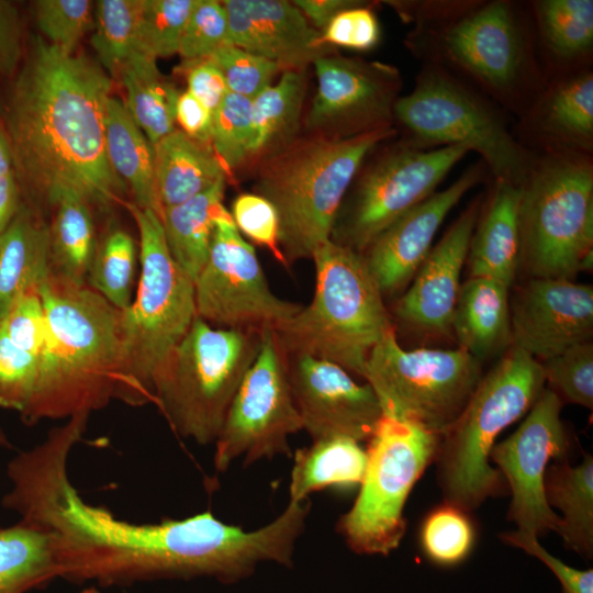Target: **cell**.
I'll list each match as a JSON object with an SVG mask.
<instances>
[{"label":"cell","instance_id":"obj_1","mask_svg":"<svg viewBox=\"0 0 593 593\" xmlns=\"http://www.w3.org/2000/svg\"><path fill=\"white\" fill-rule=\"evenodd\" d=\"M111 80L88 57L34 36L11 90L8 136L19 178L48 205L75 191L92 206L120 202L122 180L105 152Z\"/></svg>","mask_w":593,"mask_h":593},{"label":"cell","instance_id":"obj_2","mask_svg":"<svg viewBox=\"0 0 593 593\" xmlns=\"http://www.w3.org/2000/svg\"><path fill=\"white\" fill-rule=\"evenodd\" d=\"M40 293L46 329L34 392L20 414L26 425L105 407L118 399L122 372L120 310L88 284L49 273Z\"/></svg>","mask_w":593,"mask_h":593},{"label":"cell","instance_id":"obj_3","mask_svg":"<svg viewBox=\"0 0 593 593\" xmlns=\"http://www.w3.org/2000/svg\"><path fill=\"white\" fill-rule=\"evenodd\" d=\"M395 133L385 127L351 137L315 134L293 139L267 158L255 193L277 210L288 268L312 258L329 239L339 206L368 154Z\"/></svg>","mask_w":593,"mask_h":593},{"label":"cell","instance_id":"obj_4","mask_svg":"<svg viewBox=\"0 0 593 593\" xmlns=\"http://www.w3.org/2000/svg\"><path fill=\"white\" fill-rule=\"evenodd\" d=\"M311 303L275 329L287 356L309 355L363 378L371 349L391 329L383 294L362 254L331 239L314 250Z\"/></svg>","mask_w":593,"mask_h":593},{"label":"cell","instance_id":"obj_5","mask_svg":"<svg viewBox=\"0 0 593 593\" xmlns=\"http://www.w3.org/2000/svg\"><path fill=\"white\" fill-rule=\"evenodd\" d=\"M540 362L512 346L482 377L466 407L439 438L435 457L445 503L465 512L503 491L490 465L497 436L528 412L545 389Z\"/></svg>","mask_w":593,"mask_h":593},{"label":"cell","instance_id":"obj_6","mask_svg":"<svg viewBox=\"0 0 593 593\" xmlns=\"http://www.w3.org/2000/svg\"><path fill=\"white\" fill-rule=\"evenodd\" d=\"M126 208L138 230L141 276L135 299L121 311L116 400L139 406L153 403V376L188 333L197 310L194 281L170 255L159 216L134 203Z\"/></svg>","mask_w":593,"mask_h":593},{"label":"cell","instance_id":"obj_7","mask_svg":"<svg viewBox=\"0 0 593 593\" xmlns=\"http://www.w3.org/2000/svg\"><path fill=\"white\" fill-rule=\"evenodd\" d=\"M519 265L533 278L571 280L593 266V165L588 154L552 149L519 184Z\"/></svg>","mask_w":593,"mask_h":593},{"label":"cell","instance_id":"obj_8","mask_svg":"<svg viewBox=\"0 0 593 593\" xmlns=\"http://www.w3.org/2000/svg\"><path fill=\"white\" fill-rule=\"evenodd\" d=\"M260 342L261 332L217 328L194 318L152 380L153 404L178 436L214 444Z\"/></svg>","mask_w":593,"mask_h":593},{"label":"cell","instance_id":"obj_9","mask_svg":"<svg viewBox=\"0 0 593 593\" xmlns=\"http://www.w3.org/2000/svg\"><path fill=\"white\" fill-rule=\"evenodd\" d=\"M393 122L403 127L401 142L411 147L474 150L495 181L519 186L533 164L499 113L436 65L424 67L414 89L398 98Z\"/></svg>","mask_w":593,"mask_h":593},{"label":"cell","instance_id":"obj_10","mask_svg":"<svg viewBox=\"0 0 593 593\" xmlns=\"http://www.w3.org/2000/svg\"><path fill=\"white\" fill-rule=\"evenodd\" d=\"M439 438L417 424L382 414L369 438L359 494L337 525L353 551L387 556L400 545L405 502L435 461Z\"/></svg>","mask_w":593,"mask_h":593},{"label":"cell","instance_id":"obj_11","mask_svg":"<svg viewBox=\"0 0 593 593\" xmlns=\"http://www.w3.org/2000/svg\"><path fill=\"white\" fill-rule=\"evenodd\" d=\"M363 379L383 415L441 436L481 381V361L461 348L406 350L391 329L371 349Z\"/></svg>","mask_w":593,"mask_h":593},{"label":"cell","instance_id":"obj_12","mask_svg":"<svg viewBox=\"0 0 593 593\" xmlns=\"http://www.w3.org/2000/svg\"><path fill=\"white\" fill-rule=\"evenodd\" d=\"M468 153L461 146L418 149L402 142L389 148L358 171L329 239L362 254L381 232L436 192Z\"/></svg>","mask_w":593,"mask_h":593},{"label":"cell","instance_id":"obj_13","mask_svg":"<svg viewBox=\"0 0 593 593\" xmlns=\"http://www.w3.org/2000/svg\"><path fill=\"white\" fill-rule=\"evenodd\" d=\"M301 429L287 355L275 329H264L257 357L237 389L214 441L213 465L222 472L235 460L250 465L290 455L289 437Z\"/></svg>","mask_w":593,"mask_h":593},{"label":"cell","instance_id":"obj_14","mask_svg":"<svg viewBox=\"0 0 593 593\" xmlns=\"http://www.w3.org/2000/svg\"><path fill=\"white\" fill-rule=\"evenodd\" d=\"M194 296L197 316L219 328L276 329L303 306L270 290L254 247L231 213L216 221L208 260L194 280Z\"/></svg>","mask_w":593,"mask_h":593},{"label":"cell","instance_id":"obj_15","mask_svg":"<svg viewBox=\"0 0 593 593\" xmlns=\"http://www.w3.org/2000/svg\"><path fill=\"white\" fill-rule=\"evenodd\" d=\"M562 401L545 388L519 427L495 444L490 459L507 481L512 501L507 517L517 530L535 537L558 533L561 518L545 496V474L556 460L568 458L570 441L561 421Z\"/></svg>","mask_w":593,"mask_h":593},{"label":"cell","instance_id":"obj_16","mask_svg":"<svg viewBox=\"0 0 593 593\" xmlns=\"http://www.w3.org/2000/svg\"><path fill=\"white\" fill-rule=\"evenodd\" d=\"M317 91L306 126L329 137H351L393 127L402 80L398 69L331 54L314 63Z\"/></svg>","mask_w":593,"mask_h":593},{"label":"cell","instance_id":"obj_17","mask_svg":"<svg viewBox=\"0 0 593 593\" xmlns=\"http://www.w3.org/2000/svg\"><path fill=\"white\" fill-rule=\"evenodd\" d=\"M440 46L451 63L500 98L515 96L530 70L526 34L507 1L473 7L444 24Z\"/></svg>","mask_w":593,"mask_h":593},{"label":"cell","instance_id":"obj_18","mask_svg":"<svg viewBox=\"0 0 593 593\" xmlns=\"http://www.w3.org/2000/svg\"><path fill=\"white\" fill-rule=\"evenodd\" d=\"M288 372L302 429L313 440L346 437L369 440L382 410L373 389L346 369L309 355H290Z\"/></svg>","mask_w":593,"mask_h":593},{"label":"cell","instance_id":"obj_19","mask_svg":"<svg viewBox=\"0 0 593 593\" xmlns=\"http://www.w3.org/2000/svg\"><path fill=\"white\" fill-rule=\"evenodd\" d=\"M512 346L538 361L593 334V288L567 279L532 278L510 306Z\"/></svg>","mask_w":593,"mask_h":593},{"label":"cell","instance_id":"obj_20","mask_svg":"<svg viewBox=\"0 0 593 593\" xmlns=\"http://www.w3.org/2000/svg\"><path fill=\"white\" fill-rule=\"evenodd\" d=\"M486 166L479 161L448 188L399 217L381 232L362 253L383 296L405 287L429 254L434 238L449 212L484 178Z\"/></svg>","mask_w":593,"mask_h":593},{"label":"cell","instance_id":"obj_21","mask_svg":"<svg viewBox=\"0 0 593 593\" xmlns=\"http://www.w3.org/2000/svg\"><path fill=\"white\" fill-rule=\"evenodd\" d=\"M480 212L478 198L432 247L410 288L396 303L395 313L400 320L422 331H451L460 277Z\"/></svg>","mask_w":593,"mask_h":593},{"label":"cell","instance_id":"obj_22","mask_svg":"<svg viewBox=\"0 0 593 593\" xmlns=\"http://www.w3.org/2000/svg\"><path fill=\"white\" fill-rule=\"evenodd\" d=\"M228 20L230 43L277 63L281 69H305L334 54L321 32L286 0L222 1Z\"/></svg>","mask_w":593,"mask_h":593},{"label":"cell","instance_id":"obj_23","mask_svg":"<svg viewBox=\"0 0 593 593\" xmlns=\"http://www.w3.org/2000/svg\"><path fill=\"white\" fill-rule=\"evenodd\" d=\"M519 186L495 181L470 240V277L492 278L511 287L519 266Z\"/></svg>","mask_w":593,"mask_h":593},{"label":"cell","instance_id":"obj_24","mask_svg":"<svg viewBox=\"0 0 593 593\" xmlns=\"http://www.w3.org/2000/svg\"><path fill=\"white\" fill-rule=\"evenodd\" d=\"M510 287L485 277L461 283L451 321L459 348L479 361L512 343Z\"/></svg>","mask_w":593,"mask_h":593},{"label":"cell","instance_id":"obj_25","mask_svg":"<svg viewBox=\"0 0 593 593\" xmlns=\"http://www.w3.org/2000/svg\"><path fill=\"white\" fill-rule=\"evenodd\" d=\"M154 146L157 199L163 210L180 204L227 180V171L212 146L175 130Z\"/></svg>","mask_w":593,"mask_h":593},{"label":"cell","instance_id":"obj_26","mask_svg":"<svg viewBox=\"0 0 593 593\" xmlns=\"http://www.w3.org/2000/svg\"><path fill=\"white\" fill-rule=\"evenodd\" d=\"M48 226L33 208L20 204L0 235V321L24 291L48 276Z\"/></svg>","mask_w":593,"mask_h":593},{"label":"cell","instance_id":"obj_27","mask_svg":"<svg viewBox=\"0 0 593 593\" xmlns=\"http://www.w3.org/2000/svg\"><path fill=\"white\" fill-rule=\"evenodd\" d=\"M49 206V275L69 284L87 286L98 246L91 205L79 193L67 190L57 194Z\"/></svg>","mask_w":593,"mask_h":593},{"label":"cell","instance_id":"obj_28","mask_svg":"<svg viewBox=\"0 0 593 593\" xmlns=\"http://www.w3.org/2000/svg\"><path fill=\"white\" fill-rule=\"evenodd\" d=\"M226 179L163 210L160 221L174 260L194 281L205 265L216 221L230 213L223 204Z\"/></svg>","mask_w":593,"mask_h":593},{"label":"cell","instance_id":"obj_29","mask_svg":"<svg viewBox=\"0 0 593 593\" xmlns=\"http://www.w3.org/2000/svg\"><path fill=\"white\" fill-rule=\"evenodd\" d=\"M105 152L112 170L131 188L134 204L149 209L160 217L154 146L133 121L125 105L113 97L107 103Z\"/></svg>","mask_w":593,"mask_h":593},{"label":"cell","instance_id":"obj_30","mask_svg":"<svg viewBox=\"0 0 593 593\" xmlns=\"http://www.w3.org/2000/svg\"><path fill=\"white\" fill-rule=\"evenodd\" d=\"M548 505L562 512L558 535L567 548L585 557L593 553V457L571 466L568 458L552 461L545 474Z\"/></svg>","mask_w":593,"mask_h":593},{"label":"cell","instance_id":"obj_31","mask_svg":"<svg viewBox=\"0 0 593 593\" xmlns=\"http://www.w3.org/2000/svg\"><path fill=\"white\" fill-rule=\"evenodd\" d=\"M367 467V451L359 441L335 437L313 440L293 456L289 502H303L326 488L360 485Z\"/></svg>","mask_w":593,"mask_h":593},{"label":"cell","instance_id":"obj_32","mask_svg":"<svg viewBox=\"0 0 593 593\" xmlns=\"http://www.w3.org/2000/svg\"><path fill=\"white\" fill-rule=\"evenodd\" d=\"M60 575L55 534L24 521L0 527V593H24Z\"/></svg>","mask_w":593,"mask_h":593},{"label":"cell","instance_id":"obj_33","mask_svg":"<svg viewBox=\"0 0 593 593\" xmlns=\"http://www.w3.org/2000/svg\"><path fill=\"white\" fill-rule=\"evenodd\" d=\"M540 131L563 149L589 152L593 143V75L580 72L552 88L539 104Z\"/></svg>","mask_w":593,"mask_h":593},{"label":"cell","instance_id":"obj_34","mask_svg":"<svg viewBox=\"0 0 593 593\" xmlns=\"http://www.w3.org/2000/svg\"><path fill=\"white\" fill-rule=\"evenodd\" d=\"M125 91V108L154 145L174 132L180 92L163 77L156 59L139 55L118 77Z\"/></svg>","mask_w":593,"mask_h":593},{"label":"cell","instance_id":"obj_35","mask_svg":"<svg viewBox=\"0 0 593 593\" xmlns=\"http://www.w3.org/2000/svg\"><path fill=\"white\" fill-rule=\"evenodd\" d=\"M305 88V69H286L276 85H270L251 100L249 159L277 152L293 141Z\"/></svg>","mask_w":593,"mask_h":593},{"label":"cell","instance_id":"obj_36","mask_svg":"<svg viewBox=\"0 0 593 593\" xmlns=\"http://www.w3.org/2000/svg\"><path fill=\"white\" fill-rule=\"evenodd\" d=\"M535 8L544 44L555 57L571 61L589 55L593 45L592 0H542Z\"/></svg>","mask_w":593,"mask_h":593},{"label":"cell","instance_id":"obj_37","mask_svg":"<svg viewBox=\"0 0 593 593\" xmlns=\"http://www.w3.org/2000/svg\"><path fill=\"white\" fill-rule=\"evenodd\" d=\"M142 0H100L94 10L91 45L101 67L118 78L135 57L144 55L137 47V24Z\"/></svg>","mask_w":593,"mask_h":593},{"label":"cell","instance_id":"obj_38","mask_svg":"<svg viewBox=\"0 0 593 593\" xmlns=\"http://www.w3.org/2000/svg\"><path fill=\"white\" fill-rule=\"evenodd\" d=\"M136 255L133 237L118 228L98 242L90 266L87 284L120 311L132 303Z\"/></svg>","mask_w":593,"mask_h":593},{"label":"cell","instance_id":"obj_39","mask_svg":"<svg viewBox=\"0 0 593 593\" xmlns=\"http://www.w3.org/2000/svg\"><path fill=\"white\" fill-rule=\"evenodd\" d=\"M194 3L195 0H142L137 24L138 51L154 59L178 53Z\"/></svg>","mask_w":593,"mask_h":593},{"label":"cell","instance_id":"obj_40","mask_svg":"<svg viewBox=\"0 0 593 593\" xmlns=\"http://www.w3.org/2000/svg\"><path fill=\"white\" fill-rule=\"evenodd\" d=\"M421 538L423 549L430 560L451 566L468 556L474 533L466 512L445 503L426 517Z\"/></svg>","mask_w":593,"mask_h":593},{"label":"cell","instance_id":"obj_41","mask_svg":"<svg viewBox=\"0 0 593 593\" xmlns=\"http://www.w3.org/2000/svg\"><path fill=\"white\" fill-rule=\"evenodd\" d=\"M251 99L228 92L213 114L211 146L226 171L249 159Z\"/></svg>","mask_w":593,"mask_h":593},{"label":"cell","instance_id":"obj_42","mask_svg":"<svg viewBox=\"0 0 593 593\" xmlns=\"http://www.w3.org/2000/svg\"><path fill=\"white\" fill-rule=\"evenodd\" d=\"M545 381L560 400L586 409L593 407V344H577L539 361Z\"/></svg>","mask_w":593,"mask_h":593},{"label":"cell","instance_id":"obj_43","mask_svg":"<svg viewBox=\"0 0 593 593\" xmlns=\"http://www.w3.org/2000/svg\"><path fill=\"white\" fill-rule=\"evenodd\" d=\"M93 2L89 0L35 1L36 25L44 40L63 51L75 53L81 37L93 27Z\"/></svg>","mask_w":593,"mask_h":593},{"label":"cell","instance_id":"obj_44","mask_svg":"<svg viewBox=\"0 0 593 593\" xmlns=\"http://www.w3.org/2000/svg\"><path fill=\"white\" fill-rule=\"evenodd\" d=\"M230 43L228 20L222 2L195 0L183 29L178 54L183 60L210 58Z\"/></svg>","mask_w":593,"mask_h":593},{"label":"cell","instance_id":"obj_45","mask_svg":"<svg viewBox=\"0 0 593 593\" xmlns=\"http://www.w3.org/2000/svg\"><path fill=\"white\" fill-rule=\"evenodd\" d=\"M38 356L11 342L0 324V407L21 414L36 383Z\"/></svg>","mask_w":593,"mask_h":593},{"label":"cell","instance_id":"obj_46","mask_svg":"<svg viewBox=\"0 0 593 593\" xmlns=\"http://www.w3.org/2000/svg\"><path fill=\"white\" fill-rule=\"evenodd\" d=\"M210 59L221 70L228 92L251 100L269 87L281 70L277 63L232 44L217 49Z\"/></svg>","mask_w":593,"mask_h":593},{"label":"cell","instance_id":"obj_47","mask_svg":"<svg viewBox=\"0 0 593 593\" xmlns=\"http://www.w3.org/2000/svg\"><path fill=\"white\" fill-rule=\"evenodd\" d=\"M232 219L239 231L254 243L268 248L288 268L280 249V223L273 204L257 193H242L233 201Z\"/></svg>","mask_w":593,"mask_h":593},{"label":"cell","instance_id":"obj_48","mask_svg":"<svg viewBox=\"0 0 593 593\" xmlns=\"http://www.w3.org/2000/svg\"><path fill=\"white\" fill-rule=\"evenodd\" d=\"M0 324L13 344L40 357L46 329L40 287L21 293L13 301Z\"/></svg>","mask_w":593,"mask_h":593},{"label":"cell","instance_id":"obj_49","mask_svg":"<svg viewBox=\"0 0 593 593\" xmlns=\"http://www.w3.org/2000/svg\"><path fill=\"white\" fill-rule=\"evenodd\" d=\"M321 34L325 45L369 51L378 44L381 31L376 13L361 2L338 13Z\"/></svg>","mask_w":593,"mask_h":593},{"label":"cell","instance_id":"obj_50","mask_svg":"<svg viewBox=\"0 0 593 593\" xmlns=\"http://www.w3.org/2000/svg\"><path fill=\"white\" fill-rule=\"evenodd\" d=\"M500 538L507 545L517 547L545 563L560 581L563 593H593V570H579L567 566L550 555L538 538L519 530L503 533Z\"/></svg>","mask_w":593,"mask_h":593},{"label":"cell","instance_id":"obj_51","mask_svg":"<svg viewBox=\"0 0 593 593\" xmlns=\"http://www.w3.org/2000/svg\"><path fill=\"white\" fill-rule=\"evenodd\" d=\"M188 91L202 102L213 114L228 93L224 77L210 58L183 60Z\"/></svg>","mask_w":593,"mask_h":593},{"label":"cell","instance_id":"obj_52","mask_svg":"<svg viewBox=\"0 0 593 593\" xmlns=\"http://www.w3.org/2000/svg\"><path fill=\"white\" fill-rule=\"evenodd\" d=\"M22 58L21 23L15 5L0 0V74L13 75Z\"/></svg>","mask_w":593,"mask_h":593},{"label":"cell","instance_id":"obj_53","mask_svg":"<svg viewBox=\"0 0 593 593\" xmlns=\"http://www.w3.org/2000/svg\"><path fill=\"white\" fill-rule=\"evenodd\" d=\"M176 121L189 137L211 146L213 113L188 90L178 97Z\"/></svg>","mask_w":593,"mask_h":593},{"label":"cell","instance_id":"obj_54","mask_svg":"<svg viewBox=\"0 0 593 593\" xmlns=\"http://www.w3.org/2000/svg\"><path fill=\"white\" fill-rule=\"evenodd\" d=\"M292 2L320 32L338 13L361 3L354 0H295Z\"/></svg>","mask_w":593,"mask_h":593},{"label":"cell","instance_id":"obj_55","mask_svg":"<svg viewBox=\"0 0 593 593\" xmlns=\"http://www.w3.org/2000/svg\"><path fill=\"white\" fill-rule=\"evenodd\" d=\"M20 188L14 175L0 179V235L8 227L20 206Z\"/></svg>","mask_w":593,"mask_h":593},{"label":"cell","instance_id":"obj_56","mask_svg":"<svg viewBox=\"0 0 593 593\" xmlns=\"http://www.w3.org/2000/svg\"><path fill=\"white\" fill-rule=\"evenodd\" d=\"M14 174L10 139L7 131L0 125V179Z\"/></svg>","mask_w":593,"mask_h":593},{"label":"cell","instance_id":"obj_57","mask_svg":"<svg viewBox=\"0 0 593 593\" xmlns=\"http://www.w3.org/2000/svg\"><path fill=\"white\" fill-rule=\"evenodd\" d=\"M11 447L9 437L4 433L3 428L0 426V449H7Z\"/></svg>","mask_w":593,"mask_h":593},{"label":"cell","instance_id":"obj_58","mask_svg":"<svg viewBox=\"0 0 593 593\" xmlns=\"http://www.w3.org/2000/svg\"><path fill=\"white\" fill-rule=\"evenodd\" d=\"M79 593H100V592L96 588H89Z\"/></svg>","mask_w":593,"mask_h":593}]
</instances>
